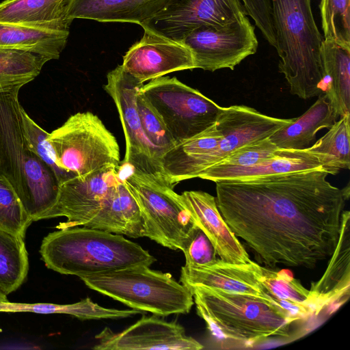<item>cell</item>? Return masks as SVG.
I'll return each instance as SVG.
<instances>
[{
  "mask_svg": "<svg viewBox=\"0 0 350 350\" xmlns=\"http://www.w3.org/2000/svg\"><path fill=\"white\" fill-rule=\"evenodd\" d=\"M322 168L215 182L224 219L265 265L312 269L339 239L349 185L339 189Z\"/></svg>",
  "mask_w": 350,
  "mask_h": 350,
  "instance_id": "1",
  "label": "cell"
},
{
  "mask_svg": "<svg viewBox=\"0 0 350 350\" xmlns=\"http://www.w3.org/2000/svg\"><path fill=\"white\" fill-rule=\"evenodd\" d=\"M21 88L0 93V173L34 221L54 205L60 184L53 170L28 147L18 100Z\"/></svg>",
  "mask_w": 350,
  "mask_h": 350,
  "instance_id": "2",
  "label": "cell"
},
{
  "mask_svg": "<svg viewBox=\"0 0 350 350\" xmlns=\"http://www.w3.org/2000/svg\"><path fill=\"white\" fill-rule=\"evenodd\" d=\"M40 253L47 268L79 278L137 265L150 267L157 260L122 235L85 226L48 234Z\"/></svg>",
  "mask_w": 350,
  "mask_h": 350,
  "instance_id": "3",
  "label": "cell"
},
{
  "mask_svg": "<svg viewBox=\"0 0 350 350\" xmlns=\"http://www.w3.org/2000/svg\"><path fill=\"white\" fill-rule=\"evenodd\" d=\"M280 72L292 94L302 99L325 92L320 49L323 40L311 0H270Z\"/></svg>",
  "mask_w": 350,
  "mask_h": 350,
  "instance_id": "4",
  "label": "cell"
},
{
  "mask_svg": "<svg viewBox=\"0 0 350 350\" xmlns=\"http://www.w3.org/2000/svg\"><path fill=\"white\" fill-rule=\"evenodd\" d=\"M187 288L198 315L217 338L251 343L290 336L291 325L295 320L265 299L200 286Z\"/></svg>",
  "mask_w": 350,
  "mask_h": 350,
  "instance_id": "5",
  "label": "cell"
},
{
  "mask_svg": "<svg viewBox=\"0 0 350 350\" xmlns=\"http://www.w3.org/2000/svg\"><path fill=\"white\" fill-rule=\"evenodd\" d=\"M90 288L131 308L159 317L189 313L191 291L170 273L137 265L79 277Z\"/></svg>",
  "mask_w": 350,
  "mask_h": 350,
  "instance_id": "6",
  "label": "cell"
},
{
  "mask_svg": "<svg viewBox=\"0 0 350 350\" xmlns=\"http://www.w3.org/2000/svg\"><path fill=\"white\" fill-rule=\"evenodd\" d=\"M122 180L139 207L144 237L183 252L198 226L174 186L161 174L136 169Z\"/></svg>",
  "mask_w": 350,
  "mask_h": 350,
  "instance_id": "7",
  "label": "cell"
},
{
  "mask_svg": "<svg viewBox=\"0 0 350 350\" xmlns=\"http://www.w3.org/2000/svg\"><path fill=\"white\" fill-rule=\"evenodd\" d=\"M47 141L57 165L75 176L105 166H119L120 148L116 137L92 112L70 116L49 133Z\"/></svg>",
  "mask_w": 350,
  "mask_h": 350,
  "instance_id": "8",
  "label": "cell"
},
{
  "mask_svg": "<svg viewBox=\"0 0 350 350\" xmlns=\"http://www.w3.org/2000/svg\"><path fill=\"white\" fill-rule=\"evenodd\" d=\"M139 92L160 115L176 144L213 124L222 108L176 77L154 79Z\"/></svg>",
  "mask_w": 350,
  "mask_h": 350,
  "instance_id": "9",
  "label": "cell"
},
{
  "mask_svg": "<svg viewBox=\"0 0 350 350\" xmlns=\"http://www.w3.org/2000/svg\"><path fill=\"white\" fill-rule=\"evenodd\" d=\"M191 51L195 68L215 71L234 70L258 49L254 27L247 16L223 26L201 25L182 42Z\"/></svg>",
  "mask_w": 350,
  "mask_h": 350,
  "instance_id": "10",
  "label": "cell"
},
{
  "mask_svg": "<svg viewBox=\"0 0 350 350\" xmlns=\"http://www.w3.org/2000/svg\"><path fill=\"white\" fill-rule=\"evenodd\" d=\"M245 16L240 0H168L160 12L141 26L182 42L187 35L201 25L223 26Z\"/></svg>",
  "mask_w": 350,
  "mask_h": 350,
  "instance_id": "11",
  "label": "cell"
},
{
  "mask_svg": "<svg viewBox=\"0 0 350 350\" xmlns=\"http://www.w3.org/2000/svg\"><path fill=\"white\" fill-rule=\"evenodd\" d=\"M142 85L119 65L108 72L104 88L113 100L124 131V163L146 173L162 175L157 152L144 133L137 111L136 98Z\"/></svg>",
  "mask_w": 350,
  "mask_h": 350,
  "instance_id": "12",
  "label": "cell"
},
{
  "mask_svg": "<svg viewBox=\"0 0 350 350\" xmlns=\"http://www.w3.org/2000/svg\"><path fill=\"white\" fill-rule=\"evenodd\" d=\"M121 180L120 166L114 165L74 176L60 184L55 203L41 219L66 217L67 221L56 228L78 226L100 206Z\"/></svg>",
  "mask_w": 350,
  "mask_h": 350,
  "instance_id": "13",
  "label": "cell"
},
{
  "mask_svg": "<svg viewBox=\"0 0 350 350\" xmlns=\"http://www.w3.org/2000/svg\"><path fill=\"white\" fill-rule=\"evenodd\" d=\"M95 350H200L204 348L193 338L187 336L184 327L153 314L143 316L120 332L105 327L95 336Z\"/></svg>",
  "mask_w": 350,
  "mask_h": 350,
  "instance_id": "14",
  "label": "cell"
},
{
  "mask_svg": "<svg viewBox=\"0 0 350 350\" xmlns=\"http://www.w3.org/2000/svg\"><path fill=\"white\" fill-rule=\"evenodd\" d=\"M144 30L142 38L125 53L121 65L140 83L170 72L195 68L192 54L183 43Z\"/></svg>",
  "mask_w": 350,
  "mask_h": 350,
  "instance_id": "15",
  "label": "cell"
},
{
  "mask_svg": "<svg viewBox=\"0 0 350 350\" xmlns=\"http://www.w3.org/2000/svg\"><path fill=\"white\" fill-rule=\"evenodd\" d=\"M180 196L194 224L210 239L221 260L236 265L252 262L221 216L214 196L202 191H186Z\"/></svg>",
  "mask_w": 350,
  "mask_h": 350,
  "instance_id": "16",
  "label": "cell"
},
{
  "mask_svg": "<svg viewBox=\"0 0 350 350\" xmlns=\"http://www.w3.org/2000/svg\"><path fill=\"white\" fill-rule=\"evenodd\" d=\"M350 213H342L341 228L337 245L321 278L312 283L310 291V305L314 316L322 310L334 311L349 297L350 286Z\"/></svg>",
  "mask_w": 350,
  "mask_h": 350,
  "instance_id": "17",
  "label": "cell"
},
{
  "mask_svg": "<svg viewBox=\"0 0 350 350\" xmlns=\"http://www.w3.org/2000/svg\"><path fill=\"white\" fill-rule=\"evenodd\" d=\"M252 262L236 265L219 258L208 266L184 265L181 267L180 282L187 287L200 286L227 293L252 295L273 303L255 275Z\"/></svg>",
  "mask_w": 350,
  "mask_h": 350,
  "instance_id": "18",
  "label": "cell"
},
{
  "mask_svg": "<svg viewBox=\"0 0 350 350\" xmlns=\"http://www.w3.org/2000/svg\"><path fill=\"white\" fill-rule=\"evenodd\" d=\"M168 0H68L65 17L103 23L142 25L160 12Z\"/></svg>",
  "mask_w": 350,
  "mask_h": 350,
  "instance_id": "19",
  "label": "cell"
},
{
  "mask_svg": "<svg viewBox=\"0 0 350 350\" xmlns=\"http://www.w3.org/2000/svg\"><path fill=\"white\" fill-rule=\"evenodd\" d=\"M78 226L98 229L131 238L144 237L139 207L123 180L100 206Z\"/></svg>",
  "mask_w": 350,
  "mask_h": 350,
  "instance_id": "20",
  "label": "cell"
},
{
  "mask_svg": "<svg viewBox=\"0 0 350 350\" xmlns=\"http://www.w3.org/2000/svg\"><path fill=\"white\" fill-rule=\"evenodd\" d=\"M322 168L318 157L308 147L301 150L278 149L270 157L250 166L226 170L206 169L198 178L216 182L248 180Z\"/></svg>",
  "mask_w": 350,
  "mask_h": 350,
  "instance_id": "21",
  "label": "cell"
},
{
  "mask_svg": "<svg viewBox=\"0 0 350 350\" xmlns=\"http://www.w3.org/2000/svg\"><path fill=\"white\" fill-rule=\"evenodd\" d=\"M320 59L324 94L338 117L350 114V49L323 39Z\"/></svg>",
  "mask_w": 350,
  "mask_h": 350,
  "instance_id": "22",
  "label": "cell"
},
{
  "mask_svg": "<svg viewBox=\"0 0 350 350\" xmlns=\"http://www.w3.org/2000/svg\"><path fill=\"white\" fill-rule=\"evenodd\" d=\"M337 118L327 96L322 94L306 112L269 139L279 149H304L314 141L319 131L331 127Z\"/></svg>",
  "mask_w": 350,
  "mask_h": 350,
  "instance_id": "23",
  "label": "cell"
},
{
  "mask_svg": "<svg viewBox=\"0 0 350 350\" xmlns=\"http://www.w3.org/2000/svg\"><path fill=\"white\" fill-rule=\"evenodd\" d=\"M69 30L0 22V47L28 51L49 61L59 59Z\"/></svg>",
  "mask_w": 350,
  "mask_h": 350,
  "instance_id": "24",
  "label": "cell"
},
{
  "mask_svg": "<svg viewBox=\"0 0 350 350\" xmlns=\"http://www.w3.org/2000/svg\"><path fill=\"white\" fill-rule=\"evenodd\" d=\"M68 0H5L0 3V22L69 30L65 17Z\"/></svg>",
  "mask_w": 350,
  "mask_h": 350,
  "instance_id": "25",
  "label": "cell"
},
{
  "mask_svg": "<svg viewBox=\"0 0 350 350\" xmlns=\"http://www.w3.org/2000/svg\"><path fill=\"white\" fill-rule=\"evenodd\" d=\"M0 312H33L38 314H64L73 316L80 320L116 319L130 317L142 314L135 309L119 310L105 308L86 297L70 304H24L8 301L0 302Z\"/></svg>",
  "mask_w": 350,
  "mask_h": 350,
  "instance_id": "26",
  "label": "cell"
},
{
  "mask_svg": "<svg viewBox=\"0 0 350 350\" xmlns=\"http://www.w3.org/2000/svg\"><path fill=\"white\" fill-rule=\"evenodd\" d=\"M350 114L345 115L329 127V131L309 150L315 154L321 167L328 174L335 175L350 167Z\"/></svg>",
  "mask_w": 350,
  "mask_h": 350,
  "instance_id": "27",
  "label": "cell"
},
{
  "mask_svg": "<svg viewBox=\"0 0 350 350\" xmlns=\"http://www.w3.org/2000/svg\"><path fill=\"white\" fill-rule=\"evenodd\" d=\"M24 238L0 229V290L6 295L25 281L28 253Z\"/></svg>",
  "mask_w": 350,
  "mask_h": 350,
  "instance_id": "28",
  "label": "cell"
},
{
  "mask_svg": "<svg viewBox=\"0 0 350 350\" xmlns=\"http://www.w3.org/2000/svg\"><path fill=\"white\" fill-rule=\"evenodd\" d=\"M48 61L28 51L0 47V93L33 81Z\"/></svg>",
  "mask_w": 350,
  "mask_h": 350,
  "instance_id": "29",
  "label": "cell"
},
{
  "mask_svg": "<svg viewBox=\"0 0 350 350\" xmlns=\"http://www.w3.org/2000/svg\"><path fill=\"white\" fill-rule=\"evenodd\" d=\"M252 267L268 295L307 305L312 312L310 305V291L304 287L297 280L284 271H275L253 261Z\"/></svg>",
  "mask_w": 350,
  "mask_h": 350,
  "instance_id": "30",
  "label": "cell"
},
{
  "mask_svg": "<svg viewBox=\"0 0 350 350\" xmlns=\"http://www.w3.org/2000/svg\"><path fill=\"white\" fill-rule=\"evenodd\" d=\"M324 40L350 49V0H321Z\"/></svg>",
  "mask_w": 350,
  "mask_h": 350,
  "instance_id": "31",
  "label": "cell"
},
{
  "mask_svg": "<svg viewBox=\"0 0 350 350\" xmlns=\"http://www.w3.org/2000/svg\"><path fill=\"white\" fill-rule=\"evenodd\" d=\"M32 221L14 188L0 173V229L24 238Z\"/></svg>",
  "mask_w": 350,
  "mask_h": 350,
  "instance_id": "32",
  "label": "cell"
},
{
  "mask_svg": "<svg viewBox=\"0 0 350 350\" xmlns=\"http://www.w3.org/2000/svg\"><path fill=\"white\" fill-rule=\"evenodd\" d=\"M136 105L144 133L155 148L159 161V158L176 144L160 115L139 91Z\"/></svg>",
  "mask_w": 350,
  "mask_h": 350,
  "instance_id": "33",
  "label": "cell"
},
{
  "mask_svg": "<svg viewBox=\"0 0 350 350\" xmlns=\"http://www.w3.org/2000/svg\"><path fill=\"white\" fill-rule=\"evenodd\" d=\"M21 113L23 133L28 147L53 170L59 184L75 176L61 169L55 163L54 155L47 141V136L49 133L37 124L29 116L22 106Z\"/></svg>",
  "mask_w": 350,
  "mask_h": 350,
  "instance_id": "34",
  "label": "cell"
},
{
  "mask_svg": "<svg viewBox=\"0 0 350 350\" xmlns=\"http://www.w3.org/2000/svg\"><path fill=\"white\" fill-rule=\"evenodd\" d=\"M278 149L267 137L241 147L207 169L217 170L250 166L271 157Z\"/></svg>",
  "mask_w": 350,
  "mask_h": 350,
  "instance_id": "35",
  "label": "cell"
},
{
  "mask_svg": "<svg viewBox=\"0 0 350 350\" xmlns=\"http://www.w3.org/2000/svg\"><path fill=\"white\" fill-rule=\"evenodd\" d=\"M183 252L185 257V265L187 267L208 266L215 263L219 259L210 239L198 227Z\"/></svg>",
  "mask_w": 350,
  "mask_h": 350,
  "instance_id": "36",
  "label": "cell"
},
{
  "mask_svg": "<svg viewBox=\"0 0 350 350\" xmlns=\"http://www.w3.org/2000/svg\"><path fill=\"white\" fill-rule=\"evenodd\" d=\"M8 301L7 295L0 290V302Z\"/></svg>",
  "mask_w": 350,
  "mask_h": 350,
  "instance_id": "37",
  "label": "cell"
}]
</instances>
